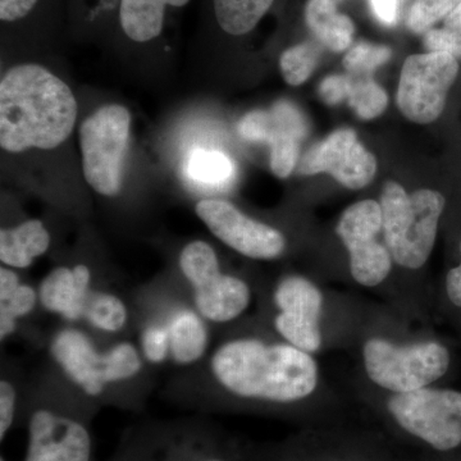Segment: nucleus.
<instances>
[{
    "label": "nucleus",
    "instance_id": "obj_1",
    "mask_svg": "<svg viewBox=\"0 0 461 461\" xmlns=\"http://www.w3.org/2000/svg\"><path fill=\"white\" fill-rule=\"evenodd\" d=\"M77 112L71 87L47 67H12L0 81V147L12 154L56 149L74 131Z\"/></svg>",
    "mask_w": 461,
    "mask_h": 461
},
{
    "label": "nucleus",
    "instance_id": "obj_2",
    "mask_svg": "<svg viewBox=\"0 0 461 461\" xmlns=\"http://www.w3.org/2000/svg\"><path fill=\"white\" fill-rule=\"evenodd\" d=\"M211 371L230 395L273 403L304 400L318 382L317 363L309 353L257 339L224 342L212 357Z\"/></svg>",
    "mask_w": 461,
    "mask_h": 461
},
{
    "label": "nucleus",
    "instance_id": "obj_3",
    "mask_svg": "<svg viewBox=\"0 0 461 461\" xmlns=\"http://www.w3.org/2000/svg\"><path fill=\"white\" fill-rule=\"evenodd\" d=\"M445 203L437 191L408 194L397 182L384 184L379 203L382 232L391 257L399 266L418 269L429 260Z\"/></svg>",
    "mask_w": 461,
    "mask_h": 461
},
{
    "label": "nucleus",
    "instance_id": "obj_4",
    "mask_svg": "<svg viewBox=\"0 0 461 461\" xmlns=\"http://www.w3.org/2000/svg\"><path fill=\"white\" fill-rule=\"evenodd\" d=\"M131 114L120 104L96 109L78 130L84 177L99 195L113 198L123 186Z\"/></svg>",
    "mask_w": 461,
    "mask_h": 461
},
{
    "label": "nucleus",
    "instance_id": "obj_5",
    "mask_svg": "<svg viewBox=\"0 0 461 461\" xmlns=\"http://www.w3.org/2000/svg\"><path fill=\"white\" fill-rule=\"evenodd\" d=\"M393 424L406 436L446 453L461 445V393L420 388L387 402Z\"/></svg>",
    "mask_w": 461,
    "mask_h": 461
},
{
    "label": "nucleus",
    "instance_id": "obj_6",
    "mask_svg": "<svg viewBox=\"0 0 461 461\" xmlns=\"http://www.w3.org/2000/svg\"><path fill=\"white\" fill-rule=\"evenodd\" d=\"M363 355L369 378L395 393L429 386L450 366L447 348L432 341L400 346L372 339L364 345Z\"/></svg>",
    "mask_w": 461,
    "mask_h": 461
},
{
    "label": "nucleus",
    "instance_id": "obj_7",
    "mask_svg": "<svg viewBox=\"0 0 461 461\" xmlns=\"http://www.w3.org/2000/svg\"><path fill=\"white\" fill-rule=\"evenodd\" d=\"M457 74L456 58L445 51L406 58L396 98L402 113L415 123L435 122L444 112L448 91Z\"/></svg>",
    "mask_w": 461,
    "mask_h": 461
},
{
    "label": "nucleus",
    "instance_id": "obj_8",
    "mask_svg": "<svg viewBox=\"0 0 461 461\" xmlns=\"http://www.w3.org/2000/svg\"><path fill=\"white\" fill-rule=\"evenodd\" d=\"M336 232L350 253L354 280L363 286H377L386 280L393 267L387 247L377 241L382 232V208L375 200H363L348 206Z\"/></svg>",
    "mask_w": 461,
    "mask_h": 461
},
{
    "label": "nucleus",
    "instance_id": "obj_9",
    "mask_svg": "<svg viewBox=\"0 0 461 461\" xmlns=\"http://www.w3.org/2000/svg\"><path fill=\"white\" fill-rule=\"evenodd\" d=\"M23 461H93V437L86 420L59 409H33L27 420Z\"/></svg>",
    "mask_w": 461,
    "mask_h": 461
},
{
    "label": "nucleus",
    "instance_id": "obj_10",
    "mask_svg": "<svg viewBox=\"0 0 461 461\" xmlns=\"http://www.w3.org/2000/svg\"><path fill=\"white\" fill-rule=\"evenodd\" d=\"M196 215L212 233L241 256L258 260H273L282 256L286 240L280 230L258 222L221 199H203Z\"/></svg>",
    "mask_w": 461,
    "mask_h": 461
},
{
    "label": "nucleus",
    "instance_id": "obj_11",
    "mask_svg": "<svg viewBox=\"0 0 461 461\" xmlns=\"http://www.w3.org/2000/svg\"><path fill=\"white\" fill-rule=\"evenodd\" d=\"M299 173L306 176L329 173L342 186L360 190L375 178L377 159L357 140L354 130L339 129L309 149L300 163Z\"/></svg>",
    "mask_w": 461,
    "mask_h": 461
},
{
    "label": "nucleus",
    "instance_id": "obj_12",
    "mask_svg": "<svg viewBox=\"0 0 461 461\" xmlns=\"http://www.w3.org/2000/svg\"><path fill=\"white\" fill-rule=\"evenodd\" d=\"M278 314L276 330L288 344L305 353L320 350V320L323 296L320 288L306 278L291 276L284 278L275 291Z\"/></svg>",
    "mask_w": 461,
    "mask_h": 461
},
{
    "label": "nucleus",
    "instance_id": "obj_13",
    "mask_svg": "<svg viewBox=\"0 0 461 461\" xmlns=\"http://www.w3.org/2000/svg\"><path fill=\"white\" fill-rule=\"evenodd\" d=\"M50 354L72 384L85 395L99 397L109 382L107 351L99 353L89 336L83 330L65 329L51 339Z\"/></svg>",
    "mask_w": 461,
    "mask_h": 461
},
{
    "label": "nucleus",
    "instance_id": "obj_14",
    "mask_svg": "<svg viewBox=\"0 0 461 461\" xmlns=\"http://www.w3.org/2000/svg\"><path fill=\"white\" fill-rule=\"evenodd\" d=\"M189 285L196 312L213 323L236 320L250 304L251 291L247 282L221 271L220 263L200 273Z\"/></svg>",
    "mask_w": 461,
    "mask_h": 461
},
{
    "label": "nucleus",
    "instance_id": "obj_15",
    "mask_svg": "<svg viewBox=\"0 0 461 461\" xmlns=\"http://www.w3.org/2000/svg\"><path fill=\"white\" fill-rule=\"evenodd\" d=\"M136 446L141 461H242L199 429H166Z\"/></svg>",
    "mask_w": 461,
    "mask_h": 461
},
{
    "label": "nucleus",
    "instance_id": "obj_16",
    "mask_svg": "<svg viewBox=\"0 0 461 461\" xmlns=\"http://www.w3.org/2000/svg\"><path fill=\"white\" fill-rule=\"evenodd\" d=\"M191 0H115L117 32L136 45L153 44L165 35L169 16Z\"/></svg>",
    "mask_w": 461,
    "mask_h": 461
},
{
    "label": "nucleus",
    "instance_id": "obj_17",
    "mask_svg": "<svg viewBox=\"0 0 461 461\" xmlns=\"http://www.w3.org/2000/svg\"><path fill=\"white\" fill-rule=\"evenodd\" d=\"M91 285V272L85 264L72 268L57 267L39 286V302L45 311L67 321H78L85 314Z\"/></svg>",
    "mask_w": 461,
    "mask_h": 461
},
{
    "label": "nucleus",
    "instance_id": "obj_18",
    "mask_svg": "<svg viewBox=\"0 0 461 461\" xmlns=\"http://www.w3.org/2000/svg\"><path fill=\"white\" fill-rule=\"evenodd\" d=\"M306 131L304 117L288 102L277 103L271 111L250 112L239 123V133L242 139L268 145L287 136L302 140Z\"/></svg>",
    "mask_w": 461,
    "mask_h": 461
},
{
    "label": "nucleus",
    "instance_id": "obj_19",
    "mask_svg": "<svg viewBox=\"0 0 461 461\" xmlns=\"http://www.w3.org/2000/svg\"><path fill=\"white\" fill-rule=\"evenodd\" d=\"M50 247V230L39 220H29L0 230V260L9 268H29Z\"/></svg>",
    "mask_w": 461,
    "mask_h": 461
},
{
    "label": "nucleus",
    "instance_id": "obj_20",
    "mask_svg": "<svg viewBox=\"0 0 461 461\" xmlns=\"http://www.w3.org/2000/svg\"><path fill=\"white\" fill-rule=\"evenodd\" d=\"M204 318L196 311L180 309L167 323L171 359L178 366H193L204 357L209 332Z\"/></svg>",
    "mask_w": 461,
    "mask_h": 461
},
{
    "label": "nucleus",
    "instance_id": "obj_21",
    "mask_svg": "<svg viewBox=\"0 0 461 461\" xmlns=\"http://www.w3.org/2000/svg\"><path fill=\"white\" fill-rule=\"evenodd\" d=\"M305 21L315 38L330 50L339 53L353 42V21L339 14L332 0H309L305 7Z\"/></svg>",
    "mask_w": 461,
    "mask_h": 461
},
{
    "label": "nucleus",
    "instance_id": "obj_22",
    "mask_svg": "<svg viewBox=\"0 0 461 461\" xmlns=\"http://www.w3.org/2000/svg\"><path fill=\"white\" fill-rule=\"evenodd\" d=\"M275 0H209L212 21L224 35L240 38L253 32Z\"/></svg>",
    "mask_w": 461,
    "mask_h": 461
},
{
    "label": "nucleus",
    "instance_id": "obj_23",
    "mask_svg": "<svg viewBox=\"0 0 461 461\" xmlns=\"http://www.w3.org/2000/svg\"><path fill=\"white\" fill-rule=\"evenodd\" d=\"M187 176L194 182L211 187H223L235 178V163L218 150L195 149L186 165Z\"/></svg>",
    "mask_w": 461,
    "mask_h": 461
},
{
    "label": "nucleus",
    "instance_id": "obj_24",
    "mask_svg": "<svg viewBox=\"0 0 461 461\" xmlns=\"http://www.w3.org/2000/svg\"><path fill=\"white\" fill-rule=\"evenodd\" d=\"M84 315L94 329L107 333L120 332L129 320L126 304L121 297L111 293L90 296Z\"/></svg>",
    "mask_w": 461,
    "mask_h": 461
},
{
    "label": "nucleus",
    "instance_id": "obj_25",
    "mask_svg": "<svg viewBox=\"0 0 461 461\" xmlns=\"http://www.w3.org/2000/svg\"><path fill=\"white\" fill-rule=\"evenodd\" d=\"M320 48L312 42L294 45L282 53L280 67L285 81L291 86H299L308 81L320 63Z\"/></svg>",
    "mask_w": 461,
    "mask_h": 461
},
{
    "label": "nucleus",
    "instance_id": "obj_26",
    "mask_svg": "<svg viewBox=\"0 0 461 461\" xmlns=\"http://www.w3.org/2000/svg\"><path fill=\"white\" fill-rule=\"evenodd\" d=\"M39 302V294L30 285L21 284L5 302H0V339L5 341L17 330V321L32 314Z\"/></svg>",
    "mask_w": 461,
    "mask_h": 461
},
{
    "label": "nucleus",
    "instance_id": "obj_27",
    "mask_svg": "<svg viewBox=\"0 0 461 461\" xmlns=\"http://www.w3.org/2000/svg\"><path fill=\"white\" fill-rule=\"evenodd\" d=\"M348 102L362 120H375L386 111L388 96L375 81L362 80L353 83Z\"/></svg>",
    "mask_w": 461,
    "mask_h": 461
},
{
    "label": "nucleus",
    "instance_id": "obj_28",
    "mask_svg": "<svg viewBox=\"0 0 461 461\" xmlns=\"http://www.w3.org/2000/svg\"><path fill=\"white\" fill-rule=\"evenodd\" d=\"M424 47L429 51H445L461 58V2L445 17L441 29H430L424 33Z\"/></svg>",
    "mask_w": 461,
    "mask_h": 461
},
{
    "label": "nucleus",
    "instance_id": "obj_29",
    "mask_svg": "<svg viewBox=\"0 0 461 461\" xmlns=\"http://www.w3.org/2000/svg\"><path fill=\"white\" fill-rule=\"evenodd\" d=\"M461 0H415L409 12L408 27L415 33H426L438 21L445 20Z\"/></svg>",
    "mask_w": 461,
    "mask_h": 461
},
{
    "label": "nucleus",
    "instance_id": "obj_30",
    "mask_svg": "<svg viewBox=\"0 0 461 461\" xmlns=\"http://www.w3.org/2000/svg\"><path fill=\"white\" fill-rule=\"evenodd\" d=\"M391 54H393V51L386 45H375L364 41L357 42L346 54L344 66L348 71L357 72V74L372 72L388 62Z\"/></svg>",
    "mask_w": 461,
    "mask_h": 461
},
{
    "label": "nucleus",
    "instance_id": "obj_31",
    "mask_svg": "<svg viewBox=\"0 0 461 461\" xmlns=\"http://www.w3.org/2000/svg\"><path fill=\"white\" fill-rule=\"evenodd\" d=\"M141 353L145 359L151 364L165 363L171 357V346H169V332L167 324H149L147 329L142 330Z\"/></svg>",
    "mask_w": 461,
    "mask_h": 461
},
{
    "label": "nucleus",
    "instance_id": "obj_32",
    "mask_svg": "<svg viewBox=\"0 0 461 461\" xmlns=\"http://www.w3.org/2000/svg\"><path fill=\"white\" fill-rule=\"evenodd\" d=\"M50 0H0V21L3 26L27 25L39 16Z\"/></svg>",
    "mask_w": 461,
    "mask_h": 461
},
{
    "label": "nucleus",
    "instance_id": "obj_33",
    "mask_svg": "<svg viewBox=\"0 0 461 461\" xmlns=\"http://www.w3.org/2000/svg\"><path fill=\"white\" fill-rule=\"evenodd\" d=\"M271 169L278 178H287L293 173L300 156V139H277L271 145Z\"/></svg>",
    "mask_w": 461,
    "mask_h": 461
},
{
    "label": "nucleus",
    "instance_id": "obj_34",
    "mask_svg": "<svg viewBox=\"0 0 461 461\" xmlns=\"http://www.w3.org/2000/svg\"><path fill=\"white\" fill-rule=\"evenodd\" d=\"M17 418L16 388L7 379L0 381V441H5Z\"/></svg>",
    "mask_w": 461,
    "mask_h": 461
},
{
    "label": "nucleus",
    "instance_id": "obj_35",
    "mask_svg": "<svg viewBox=\"0 0 461 461\" xmlns=\"http://www.w3.org/2000/svg\"><path fill=\"white\" fill-rule=\"evenodd\" d=\"M351 86H353V83L344 76H329L321 81L320 95L327 104H339V103L348 98Z\"/></svg>",
    "mask_w": 461,
    "mask_h": 461
},
{
    "label": "nucleus",
    "instance_id": "obj_36",
    "mask_svg": "<svg viewBox=\"0 0 461 461\" xmlns=\"http://www.w3.org/2000/svg\"><path fill=\"white\" fill-rule=\"evenodd\" d=\"M371 8L379 23L386 26L396 25L402 0H369Z\"/></svg>",
    "mask_w": 461,
    "mask_h": 461
},
{
    "label": "nucleus",
    "instance_id": "obj_37",
    "mask_svg": "<svg viewBox=\"0 0 461 461\" xmlns=\"http://www.w3.org/2000/svg\"><path fill=\"white\" fill-rule=\"evenodd\" d=\"M20 286L21 280L16 271L14 268L3 266L0 268V302L8 300Z\"/></svg>",
    "mask_w": 461,
    "mask_h": 461
},
{
    "label": "nucleus",
    "instance_id": "obj_38",
    "mask_svg": "<svg viewBox=\"0 0 461 461\" xmlns=\"http://www.w3.org/2000/svg\"><path fill=\"white\" fill-rule=\"evenodd\" d=\"M446 288H447V295L450 297L451 302L461 308V262L460 266L448 272L447 277H446Z\"/></svg>",
    "mask_w": 461,
    "mask_h": 461
},
{
    "label": "nucleus",
    "instance_id": "obj_39",
    "mask_svg": "<svg viewBox=\"0 0 461 461\" xmlns=\"http://www.w3.org/2000/svg\"><path fill=\"white\" fill-rule=\"evenodd\" d=\"M273 461H377V460H369V459H357V457H342V459H336V457H332V459H321V460H304V459H295V457H282V459L273 460Z\"/></svg>",
    "mask_w": 461,
    "mask_h": 461
},
{
    "label": "nucleus",
    "instance_id": "obj_40",
    "mask_svg": "<svg viewBox=\"0 0 461 461\" xmlns=\"http://www.w3.org/2000/svg\"><path fill=\"white\" fill-rule=\"evenodd\" d=\"M118 461H141L140 455H139L138 446H132L129 448L126 454L122 457H120Z\"/></svg>",
    "mask_w": 461,
    "mask_h": 461
},
{
    "label": "nucleus",
    "instance_id": "obj_41",
    "mask_svg": "<svg viewBox=\"0 0 461 461\" xmlns=\"http://www.w3.org/2000/svg\"><path fill=\"white\" fill-rule=\"evenodd\" d=\"M0 461H8L5 456L0 457Z\"/></svg>",
    "mask_w": 461,
    "mask_h": 461
}]
</instances>
